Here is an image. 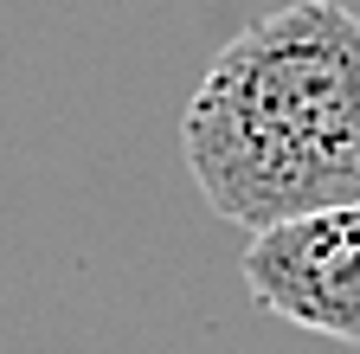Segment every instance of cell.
I'll return each instance as SVG.
<instances>
[{
	"label": "cell",
	"instance_id": "obj_1",
	"mask_svg": "<svg viewBox=\"0 0 360 354\" xmlns=\"http://www.w3.org/2000/svg\"><path fill=\"white\" fill-rule=\"evenodd\" d=\"M180 155L225 226L360 200V13L290 0L225 46L180 116Z\"/></svg>",
	"mask_w": 360,
	"mask_h": 354
},
{
	"label": "cell",
	"instance_id": "obj_2",
	"mask_svg": "<svg viewBox=\"0 0 360 354\" xmlns=\"http://www.w3.org/2000/svg\"><path fill=\"white\" fill-rule=\"evenodd\" d=\"M238 271L257 309L360 348V200L251 232Z\"/></svg>",
	"mask_w": 360,
	"mask_h": 354
}]
</instances>
